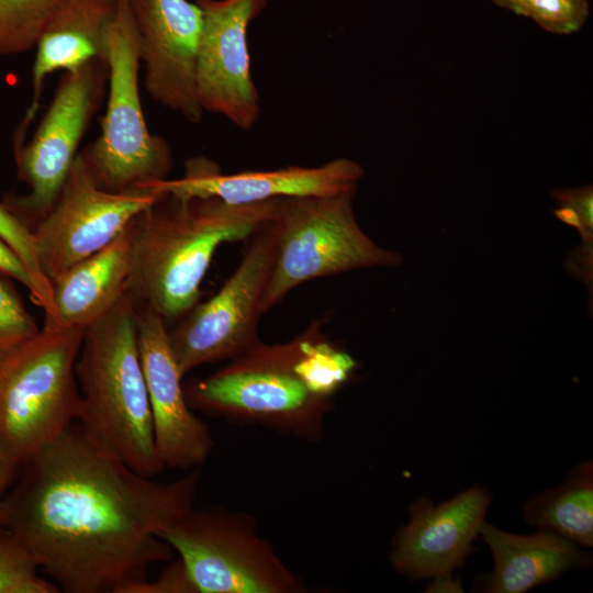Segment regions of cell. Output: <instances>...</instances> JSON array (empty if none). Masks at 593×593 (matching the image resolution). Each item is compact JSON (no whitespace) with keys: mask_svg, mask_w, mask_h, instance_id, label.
<instances>
[{"mask_svg":"<svg viewBox=\"0 0 593 593\" xmlns=\"http://www.w3.org/2000/svg\"><path fill=\"white\" fill-rule=\"evenodd\" d=\"M199 470L170 482L136 472L75 422L20 467L1 525L67 593H128L170 561L158 537L192 507Z\"/></svg>","mask_w":593,"mask_h":593,"instance_id":"1","label":"cell"},{"mask_svg":"<svg viewBox=\"0 0 593 593\" xmlns=\"http://www.w3.org/2000/svg\"><path fill=\"white\" fill-rule=\"evenodd\" d=\"M280 200L231 204L214 197L160 193L133 221V267L128 283L138 304L166 324L199 303L201 283L216 249L248 239L276 219Z\"/></svg>","mask_w":593,"mask_h":593,"instance_id":"2","label":"cell"},{"mask_svg":"<svg viewBox=\"0 0 593 593\" xmlns=\"http://www.w3.org/2000/svg\"><path fill=\"white\" fill-rule=\"evenodd\" d=\"M323 325V320L314 321L286 343L258 340L222 369L190 380L183 384L189 406L212 416L318 439L333 405L314 360Z\"/></svg>","mask_w":593,"mask_h":593,"instance_id":"3","label":"cell"},{"mask_svg":"<svg viewBox=\"0 0 593 593\" xmlns=\"http://www.w3.org/2000/svg\"><path fill=\"white\" fill-rule=\"evenodd\" d=\"M137 303L127 291L83 333L75 373L76 423L136 472L166 469L158 456L136 325Z\"/></svg>","mask_w":593,"mask_h":593,"instance_id":"4","label":"cell"},{"mask_svg":"<svg viewBox=\"0 0 593 593\" xmlns=\"http://www.w3.org/2000/svg\"><path fill=\"white\" fill-rule=\"evenodd\" d=\"M83 333L45 316L37 335L0 366V444L20 467L76 422Z\"/></svg>","mask_w":593,"mask_h":593,"instance_id":"5","label":"cell"},{"mask_svg":"<svg viewBox=\"0 0 593 593\" xmlns=\"http://www.w3.org/2000/svg\"><path fill=\"white\" fill-rule=\"evenodd\" d=\"M355 191L280 200L273 220L275 257L261 298V315L304 282L402 262L399 254L378 246L357 223Z\"/></svg>","mask_w":593,"mask_h":593,"instance_id":"6","label":"cell"},{"mask_svg":"<svg viewBox=\"0 0 593 593\" xmlns=\"http://www.w3.org/2000/svg\"><path fill=\"white\" fill-rule=\"evenodd\" d=\"M139 31L132 0H116L105 35L109 94L99 137L82 153L97 183L124 191L168 178V143L146 124L139 93Z\"/></svg>","mask_w":593,"mask_h":593,"instance_id":"7","label":"cell"},{"mask_svg":"<svg viewBox=\"0 0 593 593\" xmlns=\"http://www.w3.org/2000/svg\"><path fill=\"white\" fill-rule=\"evenodd\" d=\"M158 537L178 555L197 593L306 591L243 513L192 507Z\"/></svg>","mask_w":593,"mask_h":593,"instance_id":"8","label":"cell"},{"mask_svg":"<svg viewBox=\"0 0 593 593\" xmlns=\"http://www.w3.org/2000/svg\"><path fill=\"white\" fill-rule=\"evenodd\" d=\"M248 240L239 265L221 289L208 301L194 305L168 331L182 378L204 363L231 360L259 340L260 303L275 257L273 220Z\"/></svg>","mask_w":593,"mask_h":593,"instance_id":"9","label":"cell"},{"mask_svg":"<svg viewBox=\"0 0 593 593\" xmlns=\"http://www.w3.org/2000/svg\"><path fill=\"white\" fill-rule=\"evenodd\" d=\"M107 81L108 66L101 58L66 72L31 141L14 149L19 177L29 192L3 203L31 230L57 200Z\"/></svg>","mask_w":593,"mask_h":593,"instance_id":"10","label":"cell"},{"mask_svg":"<svg viewBox=\"0 0 593 593\" xmlns=\"http://www.w3.org/2000/svg\"><path fill=\"white\" fill-rule=\"evenodd\" d=\"M158 197L137 187L102 189L78 153L54 205L32 228L43 275L52 282L109 245Z\"/></svg>","mask_w":593,"mask_h":593,"instance_id":"11","label":"cell"},{"mask_svg":"<svg viewBox=\"0 0 593 593\" xmlns=\"http://www.w3.org/2000/svg\"><path fill=\"white\" fill-rule=\"evenodd\" d=\"M202 12L195 83L203 111L254 127L260 98L251 77L247 29L267 0H195Z\"/></svg>","mask_w":593,"mask_h":593,"instance_id":"12","label":"cell"},{"mask_svg":"<svg viewBox=\"0 0 593 593\" xmlns=\"http://www.w3.org/2000/svg\"><path fill=\"white\" fill-rule=\"evenodd\" d=\"M141 64L152 99L199 123L203 109L195 83L202 12L188 0H132Z\"/></svg>","mask_w":593,"mask_h":593,"instance_id":"13","label":"cell"},{"mask_svg":"<svg viewBox=\"0 0 593 593\" xmlns=\"http://www.w3.org/2000/svg\"><path fill=\"white\" fill-rule=\"evenodd\" d=\"M136 325L158 456L165 468L195 469L209 458L213 438L186 400L167 324L150 307L137 303Z\"/></svg>","mask_w":593,"mask_h":593,"instance_id":"14","label":"cell"},{"mask_svg":"<svg viewBox=\"0 0 593 593\" xmlns=\"http://www.w3.org/2000/svg\"><path fill=\"white\" fill-rule=\"evenodd\" d=\"M362 167L349 158H336L315 167L288 166L275 170L222 174L204 157L187 161L181 178L164 179L138 188L177 197H214L231 204L276 199L326 195L356 190Z\"/></svg>","mask_w":593,"mask_h":593,"instance_id":"15","label":"cell"},{"mask_svg":"<svg viewBox=\"0 0 593 593\" xmlns=\"http://www.w3.org/2000/svg\"><path fill=\"white\" fill-rule=\"evenodd\" d=\"M491 495L471 488L434 507L419 500L411 508V521L395 536L390 559L394 568L413 579L450 580L473 551Z\"/></svg>","mask_w":593,"mask_h":593,"instance_id":"16","label":"cell"},{"mask_svg":"<svg viewBox=\"0 0 593 593\" xmlns=\"http://www.w3.org/2000/svg\"><path fill=\"white\" fill-rule=\"evenodd\" d=\"M115 5L116 0H65L47 22L34 47L33 94L14 147L25 142L27 126L37 112L48 75L56 70H75L96 58L107 61L105 35Z\"/></svg>","mask_w":593,"mask_h":593,"instance_id":"17","label":"cell"},{"mask_svg":"<svg viewBox=\"0 0 593 593\" xmlns=\"http://www.w3.org/2000/svg\"><path fill=\"white\" fill-rule=\"evenodd\" d=\"M133 267V222L109 245L78 261L52 283L53 314L64 327L86 329L127 291Z\"/></svg>","mask_w":593,"mask_h":593,"instance_id":"18","label":"cell"},{"mask_svg":"<svg viewBox=\"0 0 593 593\" xmlns=\"http://www.w3.org/2000/svg\"><path fill=\"white\" fill-rule=\"evenodd\" d=\"M479 534L494 558L493 573L481 585L485 592H526L589 561L578 545L548 530L519 536L483 522Z\"/></svg>","mask_w":593,"mask_h":593,"instance_id":"19","label":"cell"},{"mask_svg":"<svg viewBox=\"0 0 593 593\" xmlns=\"http://www.w3.org/2000/svg\"><path fill=\"white\" fill-rule=\"evenodd\" d=\"M526 521L575 545H593V467H575L559 488L532 497L524 510Z\"/></svg>","mask_w":593,"mask_h":593,"instance_id":"20","label":"cell"},{"mask_svg":"<svg viewBox=\"0 0 593 593\" xmlns=\"http://www.w3.org/2000/svg\"><path fill=\"white\" fill-rule=\"evenodd\" d=\"M65 0H0V56L33 49Z\"/></svg>","mask_w":593,"mask_h":593,"instance_id":"21","label":"cell"},{"mask_svg":"<svg viewBox=\"0 0 593 593\" xmlns=\"http://www.w3.org/2000/svg\"><path fill=\"white\" fill-rule=\"evenodd\" d=\"M40 569L20 540L0 526V593H56L57 585Z\"/></svg>","mask_w":593,"mask_h":593,"instance_id":"22","label":"cell"},{"mask_svg":"<svg viewBox=\"0 0 593 593\" xmlns=\"http://www.w3.org/2000/svg\"><path fill=\"white\" fill-rule=\"evenodd\" d=\"M0 237L15 251L27 268L35 286L33 301L43 309L44 314L52 315V283L38 266L32 230L3 202L0 203Z\"/></svg>","mask_w":593,"mask_h":593,"instance_id":"23","label":"cell"},{"mask_svg":"<svg viewBox=\"0 0 593 593\" xmlns=\"http://www.w3.org/2000/svg\"><path fill=\"white\" fill-rule=\"evenodd\" d=\"M40 329L18 292L0 279V366Z\"/></svg>","mask_w":593,"mask_h":593,"instance_id":"24","label":"cell"},{"mask_svg":"<svg viewBox=\"0 0 593 593\" xmlns=\"http://www.w3.org/2000/svg\"><path fill=\"white\" fill-rule=\"evenodd\" d=\"M589 14V0H530L525 18L549 33L569 35L582 29Z\"/></svg>","mask_w":593,"mask_h":593,"instance_id":"25","label":"cell"},{"mask_svg":"<svg viewBox=\"0 0 593 593\" xmlns=\"http://www.w3.org/2000/svg\"><path fill=\"white\" fill-rule=\"evenodd\" d=\"M128 593H197L182 562L177 559L155 580H145L134 585Z\"/></svg>","mask_w":593,"mask_h":593,"instance_id":"26","label":"cell"},{"mask_svg":"<svg viewBox=\"0 0 593 593\" xmlns=\"http://www.w3.org/2000/svg\"><path fill=\"white\" fill-rule=\"evenodd\" d=\"M0 273L12 278L23 284L35 296L33 279L15 251L0 237Z\"/></svg>","mask_w":593,"mask_h":593,"instance_id":"27","label":"cell"},{"mask_svg":"<svg viewBox=\"0 0 593 593\" xmlns=\"http://www.w3.org/2000/svg\"><path fill=\"white\" fill-rule=\"evenodd\" d=\"M20 465L8 454V451L0 444V526L1 525V512L3 500L13 484Z\"/></svg>","mask_w":593,"mask_h":593,"instance_id":"28","label":"cell"},{"mask_svg":"<svg viewBox=\"0 0 593 593\" xmlns=\"http://www.w3.org/2000/svg\"><path fill=\"white\" fill-rule=\"evenodd\" d=\"M497 7L525 16L530 0H491Z\"/></svg>","mask_w":593,"mask_h":593,"instance_id":"29","label":"cell"}]
</instances>
